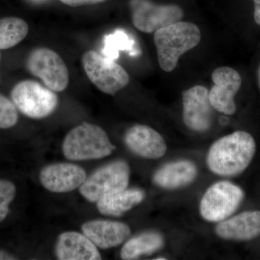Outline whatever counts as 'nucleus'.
<instances>
[{"label":"nucleus","mask_w":260,"mask_h":260,"mask_svg":"<svg viewBox=\"0 0 260 260\" xmlns=\"http://www.w3.org/2000/svg\"><path fill=\"white\" fill-rule=\"evenodd\" d=\"M244 191L230 181L215 183L205 191L200 212L205 220L220 222L235 213L244 198Z\"/></svg>","instance_id":"7"},{"label":"nucleus","mask_w":260,"mask_h":260,"mask_svg":"<svg viewBox=\"0 0 260 260\" xmlns=\"http://www.w3.org/2000/svg\"><path fill=\"white\" fill-rule=\"evenodd\" d=\"M217 235L228 240L250 241L260 235V211H246L226 220L215 228Z\"/></svg>","instance_id":"15"},{"label":"nucleus","mask_w":260,"mask_h":260,"mask_svg":"<svg viewBox=\"0 0 260 260\" xmlns=\"http://www.w3.org/2000/svg\"><path fill=\"white\" fill-rule=\"evenodd\" d=\"M16 187L11 181L0 180V222L3 221L9 213V205L14 200Z\"/></svg>","instance_id":"22"},{"label":"nucleus","mask_w":260,"mask_h":260,"mask_svg":"<svg viewBox=\"0 0 260 260\" xmlns=\"http://www.w3.org/2000/svg\"><path fill=\"white\" fill-rule=\"evenodd\" d=\"M164 238L156 232H146L130 239L121 251L123 259H135L143 255H149L161 249Z\"/></svg>","instance_id":"19"},{"label":"nucleus","mask_w":260,"mask_h":260,"mask_svg":"<svg viewBox=\"0 0 260 260\" xmlns=\"http://www.w3.org/2000/svg\"><path fill=\"white\" fill-rule=\"evenodd\" d=\"M86 178V173L79 166L58 162L43 168L39 179L47 190L54 193H66L80 188Z\"/></svg>","instance_id":"12"},{"label":"nucleus","mask_w":260,"mask_h":260,"mask_svg":"<svg viewBox=\"0 0 260 260\" xmlns=\"http://www.w3.org/2000/svg\"><path fill=\"white\" fill-rule=\"evenodd\" d=\"M255 152V141L249 133L234 132L212 145L207 155V164L217 175L235 177L247 169Z\"/></svg>","instance_id":"1"},{"label":"nucleus","mask_w":260,"mask_h":260,"mask_svg":"<svg viewBox=\"0 0 260 260\" xmlns=\"http://www.w3.org/2000/svg\"><path fill=\"white\" fill-rule=\"evenodd\" d=\"M83 234L102 249L120 245L129 237L131 229L125 223L106 220H95L84 223Z\"/></svg>","instance_id":"14"},{"label":"nucleus","mask_w":260,"mask_h":260,"mask_svg":"<svg viewBox=\"0 0 260 260\" xmlns=\"http://www.w3.org/2000/svg\"><path fill=\"white\" fill-rule=\"evenodd\" d=\"M15 107L31 119H44L51 115L58 106V96L47 87L31 80L17 84L11 92Z\"/></svg>","instance_id":"5"},{"label":"nucleus","mask_w":260,"mask_h":260,"mask_svg":"<svg viewBox=\"0 0 260 260\" xmlns=\"http://www.w3.org/2000/svg\"><path fill=\"white\" fill-rule=\"evenodd\" d=\"M144 197V192L140 189H125L99 200L97 208L103 215L120 216L141 203Z\"/></svg>","instance_id":"18"},{"label":"nucleus","mask_w":260,"mask_h":260,"mask_svg":"<svg viewBox=\"0 0 260 260\" xmlns=\"http://www.w3.org/2000/svg\"><path fill=\"white\" fill-rule=\"evenodd\" d=\"M0 59H1V54H0Z\"/></svg>","instance_id":"28"},{"label":"nucleus","mask_w":260,"mask_h":260,"mask_svg":"<svg viewBox=\"0 0 260 260\" xmlns=\"http://www.w3.org/2000/svg\"><path fill=\"white\" fill-rule=\"evenodd\" d=\"M129 8L133 25L145 34L181 21L184 16L178 5L155 4L150 0H130Z\"/></svg>","instance_id":"9"},{"label":"nucleus","mask_w":260,"mask_h":260,"mask_svg":"<svg viewBox=\"0 0 260 260\" xmlns=\"http://www.w3.org/2000/svg\"><path fill=\"white\" fill-rule=\"evenodd\" d=\"M63 4L70 7H80L83 5H91L99 4L106 0H59Z\"/></svg>","instance_id":"23"},{"label":"nucleus","mask_w":260,"mask_h":260,"mask_svg":"<svg viewBox=\"0 0 260 260\" xmlns=\"http://www.w3.org/2000/svg\"><path fill=\"white\" fill-rule=\"evenodd\" d=\"M213 86L209 91L210 104L214 109L226 115L237 111L234 97L242 86V78L230 67H220L212 74Z\"/></svg>","instance_id":"11"},{"label":"nucleus","mask_w":260,"mask_h":260,"mask_svg":"<svg viewBox=\"0 0 260 260\" xmlns=\"http://www.w3.org/2000/svg\"><path fill=\"white\" fill-rule=\"evenodd\" d=\"M82 63L89 80L103 93L114 95L129 83V76L124 68L97 51L84 53Z\"/></svg>","instance_id":"4"},{"label":"nucleus","mask_w":260,"mask_h":260,"mask_svg":"<svg viewBox=\"0 0 260 260\" xmlns=\"http://www.w3.org/2000/svg\"><path fill=\"white\" fill-rule=\"evenodd\" d=\"M56 255L61 260H98L102 255L97 246L85 234L75 232L62 233L58 238Z\"/></svg>","instance_id":"16"},{"label":"nucleus","mask_w":260,"mask_h":260,"mask_svg":"<svg viewBox=\"0 0 260 260\" xmlns=\"http://www.w3.org/2000/svg\"><path fill=\"white\" fill-rule=\"evenodd\" d=\"M129 176L127 162L124 160L111 162L86 178L80 187V194L88 201L97 203L104 197L126 189Z\"/></svg>","instance_id":"6"},{"label":"nucleus","mask_w":260,"mask_h":260,"mask_svg":"<svg viewBox=\"0 0 260 260\" xmlns=\"http://www.w3.org/2000/svg\"><path fill=\"white\" fill-rule=\"evenodd\" d=\"M28 25L23 19L8 17L0 19V50L15 47L26 37Z\"/></svg>","instance_id":"20"},{"label":"nucleus","mask_w":260,"mask_h":260,"mask_svg":"<svg viewBox=\"0 0 260 260\" xmlns=\"http://www.w3.org/2000/svg\"><path fill=\"white\" fill-rule=\"evenodd\" d=\"M257 75H258V83H259V88H260V65L259 67V69H258Z\"/></svg>","instance_id":"26"},{"label":"nucleus","mask_w":260,"mask_h":260,"mask_svg":"<svg viewBox=\"0 0 260 260\" xmlns=\"http://www.w3.org/2000/svg\"><path fill=\"white\" fill-rule=\"evenodd\" d=\"M200 40L199 27L189 22H177L154 32L160 68L167 73L174 71L180 56L197 47Z\"/></svg>","instance_id":"2"},{"label":"nucleus","mask_w":260,"mask_h":260,"mask_svg":"<svg viewBox=\"0 0 260 260\" xmlns=\"http://www.w3.org/2000/svg\"><path fill=\"white\" fill-rule=\"evenodd\" d=\"M27 68L54 92L64 90L69 84V71L62 58L48 48H37L30 53Z\"/></svg>","instance_id":"8"},{"label":"nucleus","mask_w":260,"mask_h":260,"mask_svg":"<svg viewBox=\"0 0 260 260\" xmlns=\"http://www.w3.org/2000/svg\"><path fill=\"white\" fill-rule=\"evenodd\" d=\"M115 149L105 130L88 122H83L70 130L62 144L65 158L72 160L105 158Z\"/></svg>","instance_id":"3"},{"label":"nucleus","mask_w":260,"mask_h":260,"mask_svg":"<svg viewBox=\"0 0 260 260\" xmlns=\"http://www.w3.org/2000/svg\"><path fill=\"white\" fill-rule=\"evenodd\" d=\"M15 258L5 251H0V259H15Z\"/></svg>","instance_id":"25"},{"label":"nucleus","mask_w":260,"mask_h":260,"mask_svg":"<svg viewBox=\"0 0 260 260\" xmlns=\"http://www.w3.org/2000/svg\"><path fill=\"white\" fill-rule=\"evenodd\" d=\"M156 260H164V259H165V258H156V259H155Z\"/></svg>","instance_id":"27"},{"label":"nucleus","mask_w":260,"mask_h":260,"mask_svg":"<svg viewBox=\"0 0 260 260\" xmlns=\"http://www.w3.org/2000/svg\"><path fill=\"white\" fill-rule=\"evenodd\" d=\"M124 142L133 153L142 158L158 159L165 155L167 145L162 135L144 124H136L126 131Z\"/></svg>","instance_id":"13"},{"label":"nucleus","mask_w":260,"mask_h":260,"mask_svg":"<svg viewBox=\"0 0 260 260\" xmlns=\"http://www.w3.org/2000/svg\"><path fill=\"white\" fill-rule=\"evenodd\" d=\"M18 114L14 103L0 94V129H9L17 124Z\"/></svg>","instance_id":"21"},{"label":"nucleus","mask_w":260,"mask_h":260,"mask_svg":"<svg viewBox=\"0 0 260 260\" xmlns=\"http://www.w3.org/2000/svg\"><path fill=\"white\" fill-rule=\"evenodd\" d=\"M253 1L254 3V20L260 26V0H253Z\"/></svg>","instance_id":"24"},{"label":"nucleus","mask_w":260,"mask_h":260,"mask_svg":"<svg viewBox=\"0 0 260 260\" xmlns=\"http://www.w3.org/2000/svg\"><path fill=\"white\" fill-rule=\"evenodd\" d=\"M183 120L192 131H208L213 121V107L209 91L203 85H195L183 92Z\"/></svg>","instance_id":"10"},{"label":"nucleus","mask_w":260,"mask_h":260,"mask_svg":"<svg viewBox=\"0 0 260 260\" xmlns=\"http://www.w3.org/2000/svg\"><path fill=\"white\" fill-rule=\"evenodd\" d=\"M198 175V169L189 160L172 162L158 169L153 176L156 185L164 189H177L188 185Z\"/></svg>","instance_id":"17"}]
</instances>
